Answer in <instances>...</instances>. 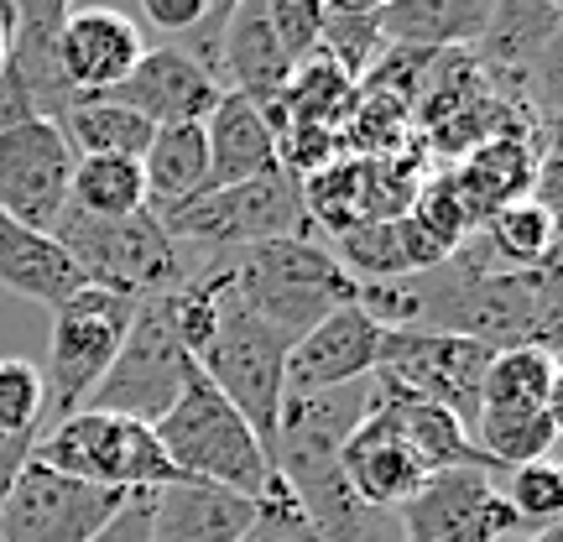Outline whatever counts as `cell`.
<instances>
[{"label":"cell","instance_id":"6da1fadb","mask_svg":"<svg viewBox=\"0 0 563 542\" xmlns=\"http://www.w3.org/2000/svg\"><path fill=\"white\" fill-rule=\"evenodd\" d=\"M402 329H439L496 350L548 344L559 350V266L543 272H481L460 251L433 272L402 281Z\"/></svg>","mask_w":563,"mask_h":542},{"label":"cell","instance_id":"7a4b0ae2","mask_svg":"<svg viewBox=\"0 0 563 542\" xmlns=\"http://www.w3.org/2000/svg\"><path fill=\"white\" fill-rule=\"evenodd\" d=\"M209 272L224 281V292L245 313H256L266 329H277L292 344L319 319H329L334 308L355 302V277L313 235L224 251V256H209Z\"/></svg>","mask_w":563,"mask_h":542},{"label":"cell","instance_id":"3957f363","mask_svg":"<svg viewBox=\"0 0 563 542\" xmlns=\"http://www.w3.org/2000/svg\"><path fill=\"white\" fill-rule=\"evenodd\" d=\"M194 272L214 287V302H220L214 334L203 340L194 365H199L203 381L251 422V433L262 439L266 460H272L277 418H282V402H287V350H292V340H282L277 329H266L256 313H245L241 302L224 292V281L209 272V262H199Z\"/></svg>","mask_w":563,"mask_h":542},{"label":"cell","instance_id":"277c9868","mask_svg":"<svg viewBox=\"0 0 563 542\" xmlns=\"http://www.w3.org/2000/svg\"><path fill=\"white\" fill-rule=\"evenodd\" d=\"M157 224L188 251V262L199 266L224 251H251V245L272 241H302L313 235L308 209H302V178L287 167L272 178L241 182V188H220L194 203H173V209H152Z\"/></svg>","mask_w":563,"mask_h":542},{"label":"cell","instance_id":"5b68a950","mask_svg":"<svg viewBox=\"0 0 563 542\" xmlns=\"http://www.w3.org/2000/svg\"><path fill=\"white\" fill-rule=\"evenodd\" d=\"M152 433H157L162 454L183 480L220 485V490H235L245 501H262V490L272 485V460H266L262 439L203 376L188 381L178 407Z\"/></svg>","mask_w":563,"mask_h":542},{"label":"cell","instance_id":"8992f818","mask_svg":"<svg viewBox=\"0 0 563 542\" xmlns=\"http://www.w3.org/2000/svg\"><path fill=\"white\" fill-rule=\"evenodd\" d=\"M53 241L68 251V262L79 266L89 287L121 292V298H162L194 277V262L167 230L157 224L152 209H141L131 220H84L74 209H63L53 224Z\"/></svg>","mask_w":563,"mask_h":542},{"label":"cell","instance_id":"52a82bcc","mask_svg":"<svg viewBox=\"0 0 563 542\" xmlns=\"http://www.w3.org/2000/svg\"><path fill=\"white\" fill-rule=\"evenodd\" d=\"M32 460L53 469L63 480L100 485V490H121V496H146L162 485L183 480L167 464L157 433L146 422L115 418V412H74L58 428H47L32 443Z\"/></svg>","mask_w":563,"mask_h":542},{"label":"cell","instance_id":"ba28073f","mask_svg":"<svg viewBox=\"0 0 563 542\" xmlns=\"http://www.w3.org/2000/svg\"><path fill=\"white\" fill-rule=\"evenodd\" d=\"M136 319V298L104 292V287H79L68 302L53 308V334H47V361L42 370V422L37 439L63 418L84 412L89 391L100 386L110 370L115 350H121L125 329Z\"/></svg>","mask_w":563,"mask_h":542},{"label":"cell","instance_id":"9c48e42d","mask_svg":"<svg viewBox=\"0 0 563 542\" xmlns=\"http://www.w3.org/2000/svg\"><path fill=\"white\" fill-rule=\"evenodd\" d=\"M194 376H199V365H194V355L178 344L173 323L162 313V302L141 298L136 319L125 329V340H121V350H115L110 370L100 376V386L89 391L84 412H115V418L157 428V422L178 407V397L188 391Z\"/></svg>","mask_w":563,"mask_h":542},{"label":"cell","instance_id":"30bf717a","mask_svg":"<svg viewBox=\"0 0 563 542\" xmlns=\"http://www.w3.org/2000/svg\"><path fill=\"white\" fill-rule=\"evenodd\" d=\"M490 350L460 334H439V329H386L382 361H376V381L412 391L422 402L443 407L470 428L481 418V381Z\"/></svg>","mask_w":563,"mask_h":542},{"label":"cell","instance_id":"8fae6325","mask_svg":"<svg viewBox=\"0 0 563 542\" xmlns=\"http://www.w3.org/2000/svg\"><path fill=\"white\" fill-rule=\"evenodd\" d=\"M402 542H511L527 538L517 511L506 506L490 475L481 469H439L407 506H397Z\"/></svg>","mask_w":563,"mask_h":542},{"label":"cell","instance_id":"7c38bea8","mask_svg":"<svg viewBox=\"0 0 563 542\" xmlns=\"http://www.w3.org/2000/svg\"><path fill=\"white\" fill-rule=\"evenodd\" d=\"M125 501L131 496L121 490L63 480L37 460H26L0 506V542H89Z\"/></svg>","mask_w":563,"mask_h":542},{"label":"cell","instance_id":"4fadbf2b","mask_svg":"<svg viewBox=\"0 0 563 542\" xmlns=\"http://www.w3.org/2000/svg\"><path fill=\"white\" fill-rule=\"evenodd\" d=\"M68 173L74 152L53 121H11L0 125V214L53 235L68 209Z\"/></svg>","mask_w":563,"mask_h":542},{"label":"cell","instance_id":"5bb4252c","mask_svg":"<svg viewBox=\"0 0 563 542\" xmlns=\"http://www.w3.org/2000/svg\"><path fill=\"white\" fill-rule=\"evenodd\" d=\"M386 329L361 302H344L329 319H319L287 350V397H323L344 386H365L376 376Z\"/></svg>","mask_w":563,"mask_h":542},{"label":"cell","instance_id":"9a60e30c","mask_svg":"<svg viewBox=\"0 0 563 542\" xmlns=\"http://www.w3.org/2000/svg\"><path fill=\"white\" fill-rule=\"evenodd\" d=\"M141 53H146V37L136 16H125L115 5H79L58 26V68L79 100H100L115 84H125Z\"/></svg>","mask_w":563,"mask_h":542},{"label":"cell","instance_id":"2e32d148","mask_svg":"<svg viewBox=\"0 0 563 542\" xmlns=\"http://www.w3.org/2000/svg\"><path fill=\"white\" fill-rule=\"evenodd\" d=\"M220 95L224 89L188 53H178V47H146L141 63L125 74V84H115L100 100L136 110L146 125H203L214 115Z\"/></svg>","mask_w":563,"mask_h":542},{"label":"cell","instance_id":"e0dca14e","mask_svg":"<svg viewBox=\"0 0 563 542\" xmlns=\"http://www.w3.org/2000/svg\"><path fill=\"white\" fill-rule=\"evenodd\" d=\"M365 412L382 422L402 449H412L428 475H439V469H481V475L496 480V464L470 443V428H464L454 412L422 402L412 391H397V386L376 381V376H371V402H365Z\"/></svg>","mask_w":563,"mask_h":542},{"label":"cell","instance_id":"ac0fdd59","mask_svg":"<svg viewBox=\"0 0 563 542\" xmlns=\"http://www.w3.org/2000/svg\"><path fill=\"white\" fill-rule=\"evenodd\" d=\"M287 79H292V63L277 47V37H272L266 0L230 5L224 42H220V89L251 100L256 110H272L287 95Z\"/></svg>","mask_w":563,"mask_h":542},{"label":"cell","instance_id":"d6986e66","mask_svg":"<svg viewBox=\"0 0 563 542\" xmlns=\"http://www.w3.org/2000/svg\"><path fill=\"white\" fill-rule=\"evenodd\" d=\"M340 469H344L350 496H355L365 511H376V517H386V511L407 506L422 490V480H428V469H422L418 454H412V449H402V443L391 439V433H386L371 412H365V418L355 422V433L344 439Z\"/></svg>","mask_w":563,"mask_h":542},{"label":"cell","instance_id":"ffe728a7","mask_svg":"<svg viewBox=\"0 0 563 542\" xmlns=\"http://www.w3.org/2000/svg\"><path fill=\"white\" fill-rule=\"evenodd\" d=\"M548 157H553V146L527 141V136H496V141H485V146H475L470 157H460L454 182H460L464 203H470V220L485 224L490 214L532 199Z\"/></svg>","mask_w":563,"mask_h":542},{"label":"cell","instance_id":"44dd1931","mask_svg":"<svg viewBox=\"0 0 563 542\" xmlns=\"http://www.w3.org/2000/svg\"><path fill=\"white\" fill-rule=\"evenodd\" d=\"M203 141H209V178H203V193L241 188V182H256V178L282 173L272 125H266L262 110H256L251 100H241V95H220L214 115L203 121Z\"/></svg>","mask_w":563,"mask_h":542},{"label":"cell","instance_id":"7402d4cb","mask_svg":"<svg viewBox=\"0 0 563 542\" xmlns=\"http://www.w3.org/2000/svg\"><path fill=\"white\" fill-rule=\"evenodd\" d=\"M256 522V501L203 480L152 490V542H241Z\"/></svg>","mask_w":563,"mask_h":542},{"label":"cell","instance_id":"603a6c76","mask_svg":"<svg viewBox=\"0 0 563 542\" xmlns=\"http://www.w3.org/2000/svg\"><path fill=\"white\" fill-rule=\"evenodd\" d=\"M553 251H559V214L538 199H522L501 214H490L460 245V256L475 262L481 272H543V266H559Z\"/></svg>","mask_w":563,"mask_h":542},{"label":"cell","instance_id":"cb8c5ba5","mask_svg":"<svg viewBox=\"0 0 563 542\" xmlns=\"http://www.w3.org/2000/svg\"><path fill=\"white\" fill-rule=\"evenodd\" d=\"M0 287L26 302L58 308V302H68L89 281L79 277V266L68 262V251L53 235L26 230V224L0 214Z\"/></svg>","mask_w":563,"mask_h":542},{"label":"cell","instance_id":"d4e9b609","mask_svg":"<svg viewBox=\"0 0 563 542\" xmlns=\"http://www.w3.org/2000/svg\"><path fill=\"white\" fill-rule=\"evenodd\" d=\"M485 21H490L485 0H397V5H376V26H382L386 47H418V53L475 47Z\"/></svg>","mask_w":563,"mask_h":542},{"label":"cell","instance_id":"484cf974","mask_svg":"<svg viewBox=\"0 0 563 542\" xmlns=\"http://www.w3.org/2000/svg\"><path fill=\"white\" fill-rule=\"evenodd\" d=\"M141 178H146V209H173V203L199 199L203 178H209L203 125H157L146 157H141Z\"/></svg>","mask_w":563,"mask_h":542},{"label":"cell","instance_id":"4316f807","mask_svg":"<svg viewBox=\"0 0 563 542\" xmlns=\"http://www.w3.org/2000/svg\"><path fill=\"white\" fill-rule=\"evenodd\" d=\"M470 443L496 464V475L543 464L559 443V407H481Z\"/></svg>","mask_w":563,"mask_h":542},{"label":"cell","instance_id":"83f0119b","mask_svg":"<svg viewBox=\"0 0 563 542\" xmlns=\"http://www.w3.org/2000/svg\"><path fill=\"white\" fill-rule=\"evenodd\" d=\"M63 141L74 157H125V162H141L146 146H152V131L136 110H125L115 100H79L68 115L58 121Z\"/></svg>","mask_w":563,"mask_h":542},{"label":"cell","instance_id":"f1b7e54d","mask_svg":"<svg viewBox=\"0 0 563 542\" xmlns=\"http://www.w3.org/2000/svg\"><path fill=\"white\" fill-rule=\"evenodd\" d=\"M68 209L84 220H131L146 209L141 162L125 157H74L68 173Z\"/></svg>","mask_w":563,"mask_h":542},{"label":"cell","instance_id":"f546056e","mask_svg":"<svg viewBox=\"0 0 563 542\" xmlns=\"http://www.w3.org/2000/svg\"><path fill=\"white\" fill-rule=\"evenodd\" d=\"M481 407H559V350L548 344L496 350L485 365Z\"/></svg>","mask_w":563,"mask_h":542},{"label":"cell","instance_id":"4dcf8cb0","mask_svg":"<svg viewBox=\"0 0 563 542\" xmlns=\"http://www.w3.org/2000/svg\"><path fill=\"white\" fill-rule=\"evenodd\" d=\"M319 47L344 79L361 84L371 74V63L386 53L382 26H376V5H323L319 0Z\"/></svg>","mask_w":563,"mask_h":542},{"label":"cell","instance_id":"1f68e13d","mask_svg":"<svg viewBox=\"0 0 563 542\" xmlns=\"http://www.w3.org/2000/svg\"><path fill=\"white\" fill-rule=\"evenodd\" d=\"M506 496V506L517 511V522L527 532H548L559 527L563 517V475L559 464L543 460V464H522V469H506V485H496Z\"/></svg>","mask_w":563,"mask_h":542},{"label":"cell","instance_id":"d6a6232c","mask_svg":"<svg viewBox=\"0 0 563 542\" xmlns=\"http://www.w3.org/2000/svg\"><path fill=\"white\" fill-rule=\"evenodd\" d=\"M42 422V370L21 355L0 361V439H37Z\"/></svg>","mask_w":563,"mask_h":542},{"label":"cell","instance_id":"836d02e7","mask_svg":"<svg viewBox=\"0 0 563 542\" xmlns=\"http://www.w3.org/2000/svg\"><path fill=\"white\" fill-rule=\"evenodd\" d=\"M266 21H272V37L287 53V63L319 58V0H266Z\"/></svg>","mask_w":563,"mask_h":542},{"label":"cell","instance_id":"e575fe53","mask_svg":"<svg viewBox=\"0 0 563 542\" xmlns=\"http://www.w3.org/2000/svg\"><path fill=\"white\" fill-rule=\"evenodd\" d=\"M241 542H319V532L302 522L292 490L272 475V485H266L262 501H256V522H251V532Z\"/></svg>","mask_w":563,"mask_h":542},{"label":"cell","instance_id":"d590c367","mask_svg":"<svg viewBox=\"0 0 563 542\" xmlns=\"http://www.w3.org/2000/svg\"><path fill=\"white\" fill-rule=\"evenodd\" d=\"M89 542H152V490H146V496H131Z\"/></svg>","mask_w":563,"mask_h":542},{"label":"cell","instance_id":"8d00e7d4","mask_svg":"<svg viewBox=\"0 0 563 542\" xmlns=\"http://www.w3.org/2000/svg\"><path fill=\"white\" fill-rule=\"evenodd\" d=\"M203 11H209V0H141V16L152 21L157 32H167V37L194 32Z\"/></svg>","mask_w":563,"mask_h":542},{"label":"cell","instance_id":"74e56055","mask_svg":"<svg viewBox=\"0 0 563 542\" xmlns=\"http://www.w3.org/2000/svg\"><path fill=\"white\" fill-rule=\"evenodd\" d=\"M32 443L37 439H0V506H5V496H11L21 464L32 460Z\"/></svg>","mask_w":563,"mask_h":542},{"label":"cell","instance_id":"f35d334b","mask_svg":"<svg viewBox=\"0 0 563 542\" xmlns=\"http://www.w3.org/2000/svg\"><path fill=\"white\" fill-rule=\"evenodd\" d=\"M11 21H16V5H0V63H5V42H11Z\"/></svg>","mask_w":563,"mask_h":542},{"label":"cell","instance_id":"ab89813d","mask_svg":"<svg viewBox=\"0 0 563 542\" xmlns=\"http://www.w3.org/2000/svg\"><path fill=\"white\" fill-rule=\"evenodd\" d=\"M511 542H563L559 527H548V532H527V538H511Z\"/></svg>","mask_w":563,"mask_h":542}]
</instances>
